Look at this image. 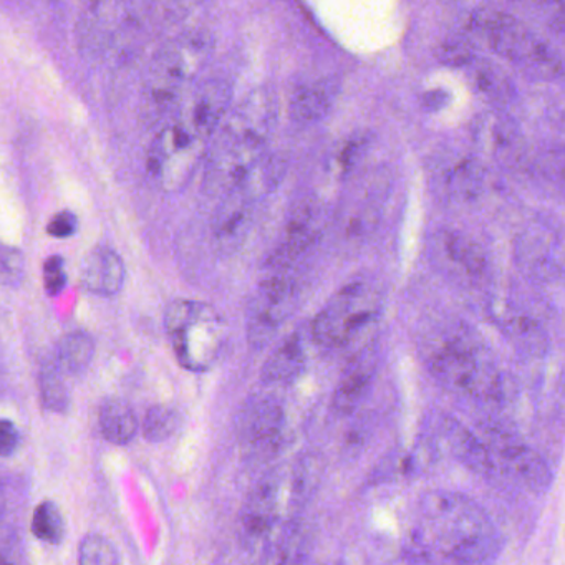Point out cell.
Masks as SVG:
<instances>
[{
	"label": "cell",
	"mask_w": 565,
	"mask_h": 565,
	"mask_svg": "<svg viewBox=\"0 0 565 565\" xmlns=\"http://www.w3.org/2000/svg\"><path fill=\"white\" fill-rule=\"evenodd\" d=\"M501 551V532L476 499L456 491H429L419 498L406 539L412 561L484 564Z\"/></svg>",
	"instance_id": "cell-1"
},
{
	"label": "cell",
	"mask_w": 565,
	"mask_h": 565,
	"mask_svg": "<svg viewBox=\"0 0 565 565\" xmlns=\"http://www.w3.org/2000/svg\"><path fill=\"white\" fill-rule=\"evenodd\" d=\"M279 115L276 95L257 88L227 111L204 154V188L223 198L253 180L267 157L266 147Z\"/></svg>",
	"instance_id": "cell-2"
},
{
	"label": "cell",
	"mask_w": 565,
	"mask_h": 565,
	"mask_svg": "<svg viewBox=\"0 0 565 565\" xmlns=\"http://www.w3.org/2000/svg\"><path fill=\"white\" fill-rule=\"evenodd\" d=\"M319 475L312 458H299L267 472L241 511L244 544L266 554L287 529L297 524V514L312 498Z\"/></svg>",
	"instance_id": "cell-3"
},
{
	"label": "cell",
	"mask_w": 565,
	"mask_h": 565,
	"mask_svg": "<svg viewBox=\"0 0 565 565\" xmlns=\"http://www.w3.org/2000/svg\"><path fill=\"white\" fill-rule=\"evenodd\" d=\"M423 359L433 379L455 395L476 402H499L502 376L488 347L469 327H438L423 347Z\"/></svg>",
	"instance_id": "cell-4"
},
{
	"label": "cell",
	"mask_w": 565,
	"mask_h": 565,
	"mask_svg": "<svg viewBox=\"0 0 565 565\" xmlns=\"http://www.w3.org/2000/svg\"><path fill=\"white\" fill-rule=\"evenodd\" d=\"M213 54V39L196 31L168 42L151 61L143 88V107L148 118L167 121L177 110L191 84L206 67Z\"/></svg>",
	"instance_id": "cell-5"
},
{
	"label": "cell",
	"mask_w": 565,
	"mask_h": 565,
	"mask_svg": "<svg viewBox=\"0 0 565 565\" xmlns=\"http://www.w3.org/2000/svg\"><path fill=\"white\" fill-rule=\"evenodd\" d=\"M164 327L174 355L190 372H207L227 345V323L220 310L201 300L180 299L168 306Z\"/></svg>",
	"instance_id": "cell-6"
},
{
	"label": "cell",
	"mask_w": 565,
	"mask_h": 565,
	"mask_svg": "<svg viewBox=\"0 0 565 565\" xmlns=\"http://www.w3.org/2000/svg\"><path fill=\"white\" fill-rule=\"evenodd\" d=\"M469 28L481 35L499 57L531 77L544 81L561 77L564 68L561 52L511 15L482 11L472 15Z\"/></svg>",
	"instance_id": "cell-7"
},
{
	"label": "cell",
	"mask_w": 565,
	"mask_h": 565,
	"mask_svg": "<svg viewBox=\"0 0 565 565\" xmlns=\"http://www.w3.org/2000/svg\"><path fill=\"white\" fill-rule=\"evenodd\" d=\"M382 313V296L365 280L337 290L310 323V339L327 350L352 345Z\"/></svg>",
	"instance_id": "cell-8"
},
{
	"label": "cell",
	"mask_w": 565,
	"mask_h": 565,
	"mask_svg": "<svg viewBox=\"0 0 565 565\" xmlns=\"http://www.w3.org/2000/svg\"><path fill=\"white\" fill-rule=\"evenodd\" d=\"M207 145L177 118L170 117L148 148V174L161 190H181L206 154Z\"/></svg>",
	"instance_id": "cell-9"
},
{
	"label": "cell",
	"mask_w": 565,
	"mask_h": 565,
	"mask_svg": "<svg viewBox=\"0 0 565 565\" xmlns=\"http://www.w3.org/2000/svg\"><path fill=\"white\" fill-rule=\"evenodd\" d=\"M292 270H269L250 297L246 313L247 340L254 349L269 345L300 302V286Z\"/></svg>",
	"instance_id": "cell-10"
},
{
	"label": "cell",
	"mask_w": 565,
	"mask_h": 565,
	"mask_svg": "<svg viewBox=\"0 0 565 565\" xmlns=\"http://www.w3.org/2000/svg\"><path fill=\"white\" fill-rule=\"evenodd\" d=\"M237 436L247 459L269 461L284 451L289 436L287 409L279 396L264 393L244 403L237 416Z\"/></svg>",
	"instance_id": "cell-11"
},
{
	"label": "cell",
	"mask_w": 565,
	"mask_h": 565,
	"mask_svg": "<svg viewBox=\"0 0 565 565\" xmlns=\"http://www.w3.org/2000/svg\"><path fill=\"white\" fill-rule=\"evenodd\" d=\"M479 435L491 451L495 471L504 472L529 491H547L552 484V471L545 459L514 433L488 428Z\"/></svg>",
	"instance_id": "cell-12"
},
{
	"label": "cell",
	"mask_w": 565,
	"mask_h": 565,
	"mask_svg": "<svg viewBox=\"0 0 565 565\" xmlns=\"http://www.w3.org/2000/svg\"><path fill=\"white\" fill-rule=\"evenodd\" d=\"M326 227L322 207L316 201L299 204L287 221L276 249L267 257V269L292 270L319 244Z\"/></svg>",
	"instance_id": "cell-13"
},
{
	"label": "cell",
	"mask_w": 565,
	"mask_h": 565,
	"mask_svg": "<svg viewBox=\"0 0 565 565\" xmlns=\"http://www.w3.org/2000/svg\"><path fill=\"white\" fill-rule=\"evenodd\" d=\"M256 203L254 198L241 191H233L221 198L213 221L214 243L221 253L233 256L244 246L249 236Z\"/></svg>",
	"instance_id": "cell-14"
},
{
	"label": "cell",
	"mask_w": 565,
	"mask_h": 565,
	"mask_svg": "<svg viewBox=\"0 0 565 565\" xmlns=\"http://www.w3.org/2000/svg\"><path fill=\"white\" fill-rule=\"evenodd\" d=\"M439 435L456 461L479 476H491L495 471L491 451L481 436L466 428L458 419L445 416L439 422Z\"/></svg>",
	"instance_id": "cell-15"
},
{
	"label": "cell",
	"mask_w": 565,
	"mask_h": 565,
	"mask_svg": "<svg viewBox=\"0 0 565 565\" xmlns=\"http://www.w3.org/2000/svg\"><path fill=\"white\" fill-rule=\"evenodd\" d=\"M125 0H94L82 18L81 44L88 54H102L127 15Z\"/></svg>",
	"instance_id": "cell-16"
},
{
	"label": "cell",
	"mask_w": 565,
	"mask_h": 565,
	"mask_svg": "<svg viewBox=\"0 0 565 565\" xmlns=\"http://www.w3.org/2000/svg\"><path fill=\"white\" fill-rule=\"evenodd\" d=\"M438 246L439 257L445 260L446 267L461 279L479 282L488 277V256L471 237L461 233H443Z\"/></svg>",
	"instance_id": "cell-17"
},
{
	"label": "cell",
	"mask_w": 565,
	"mask_h": 565,
	"mask_svg": "<svg viewBox=\"0 0 565 565\" xmlns=\"http://www.w3.org/2000/svg\"><path fill=\"white\" fill-rule=\"evenodd\" d=\"M562 259L561 243H555L554 237L539 231L529 233L518 247V260L524 267V273L541 282L561 279L564 273Z\"/></svg>",
	"instance_id": "cell-18"
},
{
	"label": "cell",
	"mask_w": 565,
	"mask_h": 565,
	"mask_svg": "<svg viewBox=\"0 0 565 565\" xmlns=\"http://www.w3.org/2000/svg\"><path fill=\"white\" fill-rule=\"evenodd\" d=\"M476 143L499 161H518L522 154L521 131L504 115L488 114L475 124Z\"/></svg>",
	"instance_id": "cell-19"
},
{
	"label": "cell",
	"mask_w": 565,
	"mask_h": 565,
	"mask_svg": "<svg viewBox=\"0 0 565 565\" xmlns=\"http://www.w3.org/2000/svg\"><path fill=\"white\" fill-rule=\"evenodd\" d=\"M307 362H309V355H307L306 335L300 330H296L267 356L260 370V379L266 385H287L296 382L306 372Z\"/></svg>",
	"instance_id": "cell-20"
},
{
	"label": "cell",
	"mask_w": 565,
	"mask_h": 565,
	"mask_svg": "<svg viewBox=\"0 0 565 565\" xmlns=\"http://www.w3.org/2000/svg\"><path fill=\"white\" fill-rule=\"evenodd\" d=\"M124 260L110 249H97L88 254L81 266V284L88 292L115 296L125 284Z\"/></svg>",
	"instance_id": "cell-21"
},
{
	"label": "cell",
	"mask_w": 565,
	"mask_h": 565,
	"mask_svg": "<svg viewBox=\"0 0 565 565\" xmlns=\"http://www.w3.org/2000/svg\"><path fill=\"white\" fill-rule=\"evenodd\" d=\"M339 94V78H317L294 94L292 102H290V114L297 124H316L329 115Z\"/></svg>",
	"instance_id": "cell-22"
},
{
	"label": "cell",
	"mask_w": 565,
	"mask_h": 565,
	"mask_svg": "<svg viewBox=\"0 0 565 565\" xmlns=\"http://www.w3.org/2000/svg\"><path fill=\"white\" fill-rule=\"evenodd\" d=\"M373 376H375V366L370 362L369 356L350 366L333 392V409L342 416L353 415L365 402L372 388Z\"/></svg>",
	"instance_id": "cell-23"
},
{
	"label": "cell",
	"mask_w": 565,
	"mask_h": 565,
	"mask_svg": "<svg viewBox=\"0 0 565 565\" xmlns=\"http://www.w3.org/2000/svg\"><path fill=\"white\" fill-rule=\"evenodd\" d=\"M462 68L468 74V81L471 82L472 88L482 97L495 102V104L511 100L512 92H514L511 81L492 62L472 57Z\"/></svg>",
	"instance_id": "cell-24"
},
{
	"label": "cell",
	"mask_w": 565,
	"mask_h": 565,
	"mask_svg": "<svg viewBox=\"0 0 565 565\" xmlns=\"http://www.w3.org/2000/svg\"><path fill=\"white\" fill-rule=\"evenodd\" d=\"M138 418L130 405L124 399H108L100 409V429L105 438L114 445L125 446L137 436Z\"/></svg>",
	"instance_id": "cell-25"
},
{
	"label": "cell",
	"mask_w": 565,
	"mask_h": 565,
	"mask_svg": "<svg viewBox=\"0 0 565 565\" xmlns=\"http://www.w3.org/2000/svg\"><path fill=\"white\" fill-rule=\"evenodd\" d=\"M501 329L512 343L529 355H544L547 350V335L532 317L524 313H505L501 320Z\"/></svg>",
	"instance_id": "cell-26"
},
{
	"label": "cell",
	"mask_w": 565,
	"mask_h": 565,
	"mask_svg": "<svg viewBox=\"0 0 565 565\" xmlns=\"http://www.w3.org/2000/svg\"><path fill=\"white\" fill-rule=\"evenodd\" d=\"M95 343L90 335L84 332L68 333L61 340L55 352L54 365L64 375H75L90 365L94 359Z\"/></svg>",
	"instance_id": "cell-27"
},
{
	"label": "cell",
	"mask_w": 565,
	"mask_h": 565,
	"mask_svg": "<svg viewBox=\"0 0 565 565\" xmlns=\"http://www.w3.org/2000/svg\"><path fill=\"white\" fill-rule=\"evenodd\" d=\"M32 532L39 541L47 544H61L65 535V522L57 504L44 501L38 505L32 515Z\"/></svg>",
	"instance_id": "cell-28"
},
{
	"label": "cell",
	"mask_w": 565,
	"mask_h": 565,
	"mask_svg": "<svg viewBox=\"0 0 565 565\" xmlns=\"http://www.w3.org/2000/svg\"><path fill=\"white\" fill-rule=\"evenodd\" d=\"M181 416L177 409L167 405L151 406L145 416L143 433L153 443L164 441L178 431Z\"/></svg>",
	"instance_id": "cell-29"
},
{
	"label": "cell",
	"mask_w": 565,
	"mask_h": 565,
	"mask_svg": "<svg viewBox=\"0 0 565 565\" xmlns=\"http://www.w3.org/2000/svg\"><path fill=\"white\" fill-rule=\"evenodd\" d=\"M65 375L52 363L42 370L41 393L45 408L52 412H64L68 405V388L65 385Z\"/></svg>",
	"instance_id": "cell-30"
},
{
	"label": "cell",
	"mask_w": 565,
	"mask_h": 565,
	"mask_svg": "<svg viewBox=\"0 0 565 565\" xmlns=\"http://www.w3.org/2000/svg\"><path fill=\"white\" fill-rule=\"evenodd\" d=\"M446 174H448L445 181L446 188L459 200H471L481 186V174L471 161L465 160L456 164Z\"/></svg>",
	"instance_id": "cell-31"
},
{
	"label": "cell",
	"mask_w": 565,
	"mask_h": 565,
	"mask_svg": "<svg viewBox=\"0 0 565 565\" xmlns=\"http://www.w3.org/2000/svg\"><path fill=\"white\" fill-rule=\"evenodd\" d=\"M78 561L84 565H115L120 562L117 548L105 535L90 534L82 541Z\"/></svg>",
	"instance_id": "cell-32"
},
{
	"label": "cell",
	"mask_w": 565,
	"mask_h": 565,
	"mask_svg": "<svg viewBox=\"0 0 565 565\" xmlns=\"http://www.w3.org/2000/svg\"><path fill=\"white\" fill-rule=\"evenodd\" d=\"M24 254L15 247L0 244V286H19L24 279Z\"/></svg>",
	"instance_id": "cell-33"
},
{
	"label": "cell",
	"mask_w": 565,
	"mask_h": 565,
	"mask_svg": "<svg viewBox=\"0 0 565 565\" xmlns=\"http://www.w3.org/2000/svg\"><path fill=\"white\" fill-rule=\"evenodd\" d=\"M472 57H476L475 49L466 39L458 38L455 41H448L439 52L443 64L449 65V67L462 68Z\"/></svg>",
	"instance_id": "cell-34"
},
{
	"label": "cell",
	"mask_w": 565,
	"mask_h": 565,
	"mask_svg": "<svg viewBox=\"0 0 565 565\" xmlns=\"http://www.w3.org/2000/svg\"><path fill=\"white\" fill-rule=\"evenodd\" d=\"M44 286L49 296H57L67 286L64 259L58 256L49 257L44 264Z\"/></svg>",
	"instance_id": "cell-35"
},
{
	"label": "cell",
	"mask_w": 565,
	"mask_h": 565,
	"mask_svg": "<svg viewBox=\"0 0 565 565\" xmlns=\"http://www.w3.org/2000/svg\"><path fill=\"white\" fill-rule=\"evenodd\" d=\"M78 230V220L72 211H61L52 217L47 226V233L57 239H67L74 236Z\"/></svg>",
	"instance_id": "cell-36"
},
{
	"label": "cell",
	"mask_w": 565,
	"mask_h": 565,
	"mask_svg": "<svg viewBox=\"0 0 565 565\" xmlns=\"http://www.w3.org/2000/svg\"><path fill=\"white\" fill-rule=\"evenodd\" d=\"M21 445V433L11 419H0V458L14 455Z\"/></svg>",
	"instance_id": "cell-37"
},
{
	"label": "cell",
	"mask_w": 565,
	"mask_h": 565,
	"mask_svg": "<svg viewBox=\"0 0 565 565\" xmlns=\"http://www.w3.org/2000/svg\"><path fill=\"white\" fill-rule=\"evenodd\" d=\"M518 2H522L527 8L552 9V11L557 9V11H562V0H518Z\"/></svg>",
	"instance_id": "cell-38"
},
{
	"label": "cell",
	"mask_w": 565,
	"mask_h": 565,
	"mask_svg": "<svg viewBox=\"0 0 565 565\" xmlns=\"http://www.w3.org/2000/svg\"><path fill=\"white\" fill-rule=\"evenodd\" d=\"M6 511V499L4 495H2V492H0V519H2V515H4Z\"/></svg>",
	"instance_id": "cell-39"
},
{
	"label": "cell",
	"mask_w": 565,
	"mask_h": 565,
	"mask_svg": "<svg viewBox=\"0 0 565 565\" xmlns=\"http://www.w3.org/2000/svg\"><path fill=\"white\" fill-rule=\"evenodd\" d=\"M177 2H183V4H200L203 0H177Z\"/></svg>",
	"instance_id": "cell-40"
}]
</instances>
